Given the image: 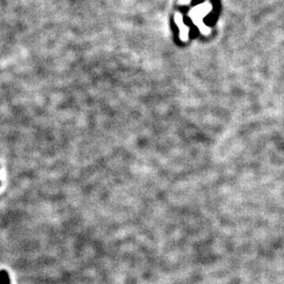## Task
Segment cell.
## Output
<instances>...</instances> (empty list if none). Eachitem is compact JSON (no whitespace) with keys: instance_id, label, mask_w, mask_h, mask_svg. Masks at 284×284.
Returning a JSON list of instances; mask_svg holds the SVG:
<instances>
[{"instance_id":"2","label":"cell","mask_w":284,"mask_h":284,"mask_svg":"<svg viewBox=\"0 0 284 284\" xmlns=\"http://www.w3.org/2000/svg\"><path fill=\"white\" fill-rule=\"evenodd\" d=\"M0 186H1V181H0Z\"/></svg>"},{"instance_id":"1","label":"cell","mask_w":284,"mask_h":284,"mask_svg":"<svg viewBox=\"0 0 284 284\" xmlns=\"http://www.w3.org/2000/svg\"><path fill=\"white\" fill-rule=\"evenodd\" d=\"M0 284H11L9 274L5 270L0 271Z\"/></svg>"}]
</instances>
